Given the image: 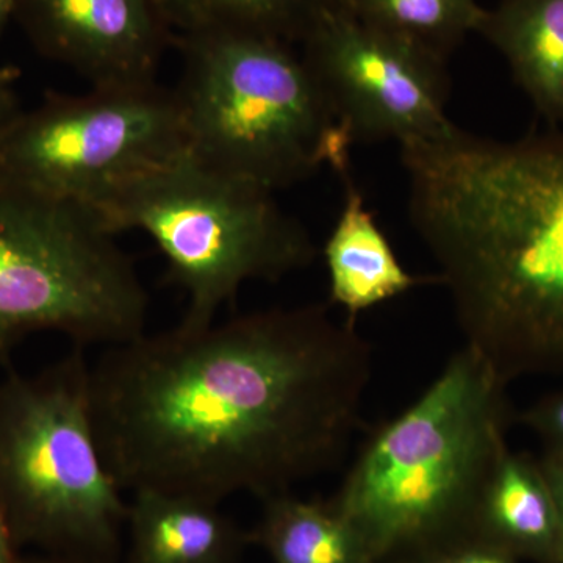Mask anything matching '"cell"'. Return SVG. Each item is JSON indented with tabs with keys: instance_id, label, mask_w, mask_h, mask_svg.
<instances>
[{
	"instance_id": "obj_1",
	"label": "cell",
	"mask_w": 563,
	"mask_h": 563,
	"mask_svg": "<svg viewBox=\"0 0 563 563\" xmlns=\"http://www.w3.org/2000/svg\"><path fill=\"white\" fill-rule=\"evenodd\" d=\"M369 377L354 318L261 310L107 346L90 363L92 418L124 492L263 501L340 462Z\"/></svg>"
},
{
	"instance_id": "obj_2",
	"label": "cell",
	"mask_w": 563,
	"mask_h": 563,
	"mask_svg": "<svg viewBox=\"0 0 563 563\" xmlns=\"http://www.w3.org/2000/svg\"><path fill=\"white\" fill-rule=\"evenodd\" d=\"M415 232L465 346L509 384L563 377V131L402 144Z\"/></svg>"
},
{
	"instance_id": "obj_3",
	"label": "cell",
	"mask_w": 563,
	"mask_h": 563,
	"mask_svg": "<svg viewBox=\"0 0 563 563\" xmlns=\"http://www.w3.org/2000/svg\"><path fill=\"white\" fill-rule=\"evenodd\" d=\"M507 384L463 346L417 402L374 433L331 501L377 563H429L472 542L507 448Z\"/></svg>"
},
{
	"instance_id": "obj_4",
	"label": "cell",
	"mask_w": 563,
	"mask_h": 563,
	"mask_svg": "<svg viewBox=\"0 0 563 563\" xmlns=\"http://www.w3.org/2000/svg\"><path fill=\"white\" fill-rule=\"evenodd\" d=\"M174 88L191 155L276 192L351 168L350 133L292 44L243 32L176 36Z\"/></svg>"
},
{
	"instance_id": "obj_5",
	"label": "cell",
	"mask_w": 563,
	"mask_h": 563,
	"mask_svg": "<svg viewBox=\"0 0 563 563\" xmlns=\"http://www.w3.org/2000/svg\"><path fill=\"white\" fill-rule=\"evenodd\" d=\"M122 493L96 433L84 347L0 384V510L20 550L118 563Z\"/></svg>"
},
{
	"instance_id": "obj_6",
	"label": "cell",
	"mask_w": 563,
	"mask_h": 563,
	"mask_svg": "<svg viewBox=\"0 0 563 563\" xmlns=\"http://www.w3.org/2000/svg\"><path fill=\"white\" fill-rule=\"evenodd\" d=\"M111 235L147 233L187 295L179 324L217 321L244 284L276 282L306 268L317 247L306 228L254 181L191 155L141 174L88 207Z\"/></svg>"
},
{
	"instance_id": "obj_7",
	"label": "cell",
	"mask_w": 563,
	"mask_h": 563,
	"mask_svg": "<svg viewBox=\"0 0 563 563\" xmlns=\"http://www.w3.org/2000/svg\"><path fill=\"white\" fill-rule=\"evenodd\" d=\"M95 214L0 179V366L36 332L113 346L146 332L150 295Z\"/></svg>"
},
{
	"instance_id": "obj_8",
	"label": "cell",
	"mask_w": 563,
	"mask_h": 563,
	"mask_svg": "<svg viewBox=\"0 0 563 563\" xmlns=\"http://www.w3.org/2000/svg\"><path fill=\"white\" fill-rule=\"evenodd\" d=\"M190 152L174 90L90 87L18 114L0 132V179L88 207Z\"/></svg>"
},
{
	"instance_id": "obj_9",
	"label": "cell",
	"mask_w": 563,
	"mask_h": 563,
	"mask_svg": "<svg viewBox=\"0 0 563 563\" xmlns=\"http://www.w3.org/2000/svg\"><path fill=\"white\" fill-rule=\"evenodd\" d=\"M329 106L357 141L431 140L453 131L446 63L322 0L299 41Z\"/></svg>"
},
{
	"instance_id": "obj_10",
	"label": "cell",
	"mask_w": 563,
	"mask_h": 563,
	"mask_svg": "<svg viewBox=\"0 0 563 563\" xmlns=\"http://www.w3.org/2000/svg\"><path fill=\"white\" fill-rule=\"evenodd\" d=\"M52 57L90 87L157 81L174 33L154 0H25Z\"/></svg>"
},
{
	"instance_id": "obj_11",
	"label": "cell",
	"mask_w": 563,
	"mask_h": 563,
	"mask_svg": "<svg viewBox=\"0 0 563 563\" xmlns=\"http://www.w3.org/2000/svg\"><path fill=\"white\" fill-rule=\"evenodd\" d=\"M129 563H239L250 542L220 504L157 490L132 493Z\"/></svg>"
},
{
	"instance_id": "obj_12",
	"label": "cell",
	"mask_w": 563,
	"mask_h": 563,
	"mask_svg": "<svg viewBox=\"0 0 563 563\" xmlns=\"http://www.w3.org/2000/svg\"><path fill=\"white\" fill-rule=\"evenodd\" d=\"M473 540L523 562L559 563L558 504L540 459L504 450L477 507Z\"/></svg>"
},
{
	"instance_id": "obj_13",
	"label": "cell",
	"mask_w": 563,
	"mask_h": 563,
	"mask_svg": "<svg viewBox=\"0 0 563 563\" xmlns=\"http://www.w3.org/2000/svg\"><path fill=\"white\" fill-rule=\"evenodd\" d=\"M340 177L344 185L343 209L324 246L331 302L355 318L363 310L421 285H442L440 277L415 276L404 269L376 217L366 207L351 168Z\"/></svg>"
},
{
	"instance_id": "obj_14",
	"label": "cell",
	"mask_w": 563,
	"mask_h": 563,
	"mask_svg": "<svg viewBox=\"0 0 563 563\" xmlns=\"http://www.w3.org/2000/svg\"><path fill=\"white\" fill-rule=\"evenodd\" d=\"M477 33L503 55L536 110L563 124V0H498Z\"/></svg>"
},
{
	"instance_id": "obj_15",
	"label": "cell",
	"mask_w": 563,
	"mask_h": 563,
	"mask_svg": "<svg viewBox=\"0 0 563 563\" xmlns=\"http://www.w3.org/2000/svg\"><path fill=\"white\" fill-rule=\"evenodd\" d=\"M262 504L250 542L273 563H377L332 501L301 499L288 492Z\"/></svg>"
},
{
	"instance_id": "obj_16",
	"label": "cell",
	"mask_w": 563,
	"mask_h": 563,
	"mask_svg": "<svg viewBox=\"0 0 563 563\" xmlns=\"http://www.w3.org/2000/svg\"><path fill=\"white\" fill-rule=\"evenodd\" d=\"M176 36L243 32L299 44L322 0H154Z\"/></svg>"
},
{
	"instance_id": "obj_17",
	"label": "cell",
	"mask_w": 563,
	"mask_h": 563,
	"mask_svg": "<svg viewBox=\"0 0 563 563\" xmlns=\"http://www.w3.org/2000/svg\"><path fill=\"white\" fill-rule=\"evenodd\" d=\"M358 21L409 41L446 63L472 33L485 7L477 0H333Z\"/></svg>"
},
{
	"instance_id": "obj_18",
	"label": "cell",
	"mask_w": 563,
	"mask_h": 563,
	"mask_svg": "<svg viewBox=\"0 0 563 563\" xmlns=\"http://www.w3.org/2000/svg\"><path fill=\"white\" fill-rule=\"evenodd\" d=\"M525 428L543 444V455L563 459V390L550 393L520 415Z\"/></svg>"
},
{
	"instance_id": "obj_19",
	"label": "cell",
	"mask_w": 563,
	"mask_h": 563,
	"mask_svg": "<svg viewBox=\"0 0 563 563\" xmlns=\"http://www.w3.org/2000/svg\"><path fill=\"white\" fill-rule=\"evenodd\" d=\"M429 563H523V561L492 544L472 540L437 555Z\"/></svg>"
},
{
	"instance_id": "obj_20",
	"label": "cell",
	"mask_w": 563,
	"mask_h": 563,
	"mask_svg": "<svg viewBox=\"0 0 563 563\" xmlns=\"http://www.w3.org/2000/svg\"><path fill=\"white\" fill-rule=\"evenodd\" d=\"M20 73L13 68H0V132L20 114L18 111L16 80Z\"/></svg>"
},
{
	"instance_id": "obj_21",
	"label": "cell",
	"mask_w": 563,
	"mask_h": 563,
	"mask_svg": "<svg viewBox=\"0 0 563 563\" xmlns=\"http://www.w3.org/2000/svg\"><path fill=\"white\" fill-rule=\"evenodd\" d=\"M544 474L553 488L555 504H558L559 532H561V547H559V563H563V459L548 457L540 459Z\"/></svg>"
},
{
	"instance_id": "obj_22",
	"label": "cell",
	"mask_w": 563,
	"mask_h": 563,
	"mask_svg": "<svg viewBox=\"0 0 563 563\" xmlns=\"http://www.w3.org/2000/svg\"><path fill=\"white\" fill-rule=\"evenodd\" d=\"M22 555L18 544L14 543L9 525L0 510V563H21Z\"/></svg>"
},
{
	"instance_id": "obj_23",
	"label": "cell",
	"mask_w": 563,
	"mask_h": 563,
	"mask_svg": "<svg viewBox=\"0 0 563 563\" xmlns=\"http://www.w3.org/2000/svg\"><path fill=\"white\" fill-rule=\"evenodd\" d=\"M21 563H107V562L85 561V559L65 558V555H52V554L36 553L35 555H27V558H24V555H22Z\"/></svg>"
},
{
	"instance_id": "obj_24",
	"label": "cell",
	"mask_w": 563,
	"mask_h": 563,
	"mask_svg": "<svg viewBox=\"0 0 563 563\" xmlns=\"http://www.w3.org/2000/svg\"><path fill=\"white\" fill-rule=\"evenodd\" d=\"M18 0H0V22L5 20L7 14L16 7Z\"/></svg>"
}]
</instances>
